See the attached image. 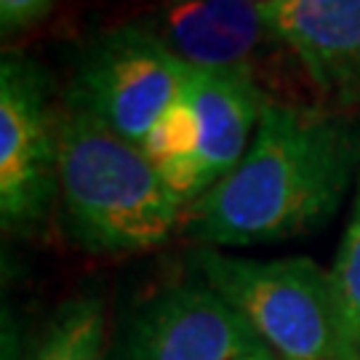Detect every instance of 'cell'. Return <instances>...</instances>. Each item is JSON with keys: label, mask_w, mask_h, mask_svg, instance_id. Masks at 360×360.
<instances>
[{"label": "cell", "mask_w": 360, "mask_h": 360, "mask_svg": "<svg viewBox=\"0 0 360 360\" xmlns=\"http://www.w3.org/2000/svg\"><path fill=\"white\" fill-rule=\"evenodd\" d=\"M360 176V120L267 99L243 160L187 206L203 248L281 243L323 227Z\"/></svg>", "instance_id": "obj_1"}, {"label": "cell", "mask_w": 360, "mask_h": 360, "mask_svg": "<svg viewBox=\"0 0 360 360\" xmlns=\"http://www.w3.org/2000/svg\"><path fill=\"white\" fill-rule=\"evenodd\" d=\"M56 139L59 200L80 245L104 254L147 251L184 221V200L139 144L70 104L56 120Z\"/></svg>", "instance_id": "obj_2"}, {"label": "cell", "mask_w": 360, "mask_h": 360, "mask_svg": "<svg viewBox=\"0 0 360 360\" xmlns=\"http://www.w3.org/2000/svg\"><path fill=\"white\" fill-rule=\"evenodd\" d=\"M195 267L278 360H342L331 270L307 257L248 259L198 248Z\"/></svg>", "instance_id": "obj_3"}, {"label": "cell", "mask_w": 360, "mask_h": 360, "mask_svg": "<svg viewBox=\"0 0 360 360\" xmlns=\"http://www.w3.org/2000/svg\"><path fill=\"white\" fill-rule=\"evenodd\" d=\"M187 75L190 67L150 27H117L99 35L80 56L67 104L142 147L155 123L179 99Z\"/></svg>", "instance_id": "obj_4"}, {"label": "cell", "mask_w": 360, "mask_h": 360, "mask_svg": "<svg viewBox=\"0 0 360 360\" xmlns=\"http://www.w3.org/2000/svg\"><path fill=\"white\" fill-rule=\"evenodd\" d=\"M46 72L25 56L0 62V217L6 230L40 224L59 198V139Z\"/></svg>", "instance_id": "obj_5"}, {"label": "cell", "mask_w": 360, "mask_h": 360, "mask_svg": "<svg viewBox=\"0 0 360 360\" xmlns=\"http://www.w3.org/2000/svg\"><path fill=\"white\" fill-rule=\"evenodd\" d=\"M115 360H278L206 283L174 285L131 315Z\"/></svg>", "instance_id": "obj_6"}, {"label": "cell", "mask_w": 360, "mask_h": 360, "mask_svg": "<svg viewBox=\"0 0 360 360\" xmlns=\"http://www.w3.org/2000/svg\"><path fill=\"white\" fill-rule=\"evenodd\" d=\"M150 30L200 72L254 75L259 53L281 43L267 11L251 0H166Z\"/></svg>", "instance_id": "obj_7"}, {"label": "cell", "mask_w": 360, "mask_h": 360, "mask_svg": "<svg viewBox=\"0 0 360 360\" xmlns=\"http://www.w3.org/2000/svg\"><path fill=\"white\" fill-rule=\"evenodd\" d=\"M267 16L315 89L360 110V0H283Z\"/></svg>", "instance_id": "obj_8"}, {"label": "cell", "mask_w": 360, "mask_h": 360, "mask_svg": "<svg viewBox=\"0 0 360 360\" xmlns=\"http://www.w3.org/2000/svg\"><path fill=\"white\" fill-rule=\"evenodd\" d=\"M198 126V179L206 195L243 160L254 139L267 94L251 72H200L190 70L184 83Z\"/></svg>", "instance_id": "obj_9"}, {"label": "cell", "mask_w": 360, "mask_h": 360, "mask_svg": "<svg viewBox=\"0 0 360 360\" xmlns=\"http://www.w3.org/2000/svg\"><path fill=\"white\" fill-rule=\"evenodd\" d=\"M107 309L96 294L75 296L56 309L32 360H102Z\"/></svg>", "instance_id": "obj_10"}, {"label": "cell", "mask_w": 360, "mask_h": 360, "mask_svg": "<svg viewBox=\"0 0 360 360\" xmlns=\"http://www.w3.org/2000/svg\"><path fill=\"white\" fill-rule=\"evenodd\" d=\"M339 323H342V360H360V176L355 184L352 217L331 267Z\"/></svg>", "instance_id": "obj_11"}, {"label": "cell", "mask_w": 360, "mask_h": 360, "mask_svg": "<svg viewBox=\"0 0 360 360\" xmlns=\"http://www.w3.org/2000/svg\"><path fill=\"white\" fill-rule=\"evenodd\" d=\"M53 6L56 0H0V27L6 35H16L49 19Z\"/></svg>", "instance_id": "obj_12"}, {"label": "cell", "mask_w": 360, "mask_h": 360, "mask_svg": "<svg viewBox=\"0 0 360 360\" xmlns=\"http://www.w3.org/2000/svg\"><path fill=\"white\" fill-rule=\"evenodd\" d=\"M251 3H257L259 8H264V11L270 13L272 8H275V6H278V3H283V0H251Z\"/></svg>", "instance_id": "obj_13"}]
</instances>
